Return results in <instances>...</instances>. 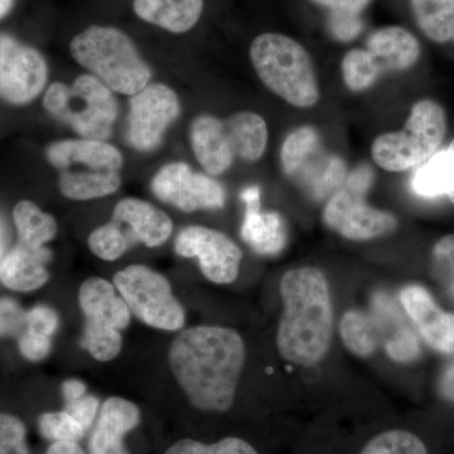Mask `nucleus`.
Instances as JSON below:
<instances>
[{"label":"nucleus","instance_id":"46","mask_svg":"<svg viewBox=\"0 0 454 454\" xmlns=\"http://www.w3.org/2000/svg\"><path fill=\"white\" fill-rule=\"evenodd\" d=\"M438 394L444 402L454 404V357L439 376Z\"/></svg>","mask_w":454,"mask_h":454},{"label":"nucleus","instance_id":"27","mask_svg":"<svg viewBox=\"0 0 454 454\" xmlns=\"http://www.w3.org/2000/svg\"><path fill=\"white\" fill-rule=\"evenodd\" d=\"M411 187L426 199L450 195L454 191V151L448 146L420 164L413 175Z\"/></svg>","mask_w":454,"mask_h":454},{"label":"nucleus","instance_id":"16","mask_svg":"<svg viewBox=\"0 0 454 454\" xmlns=\"http://www.w3.org/2000/svg\"><path fill=\"white\" fill-rule=\"evenodd\" d=\"M370 313L380 328L382 346L391 360L411 364L419 358L420 340L387 293L376 292L372 295Z\"/></svg>","mask_w":454,"mask_h":454},{"label":"nucleus","instance_id":"15","mask_svg":"<svg viewBox=\"0 0 454 454\" xmlns=\"http://www.w3.org/2000/svg\"><path fill=\"white\" fill-rule=\"evenodd\" d=\"M110 223L121 231L129 247L137 243L160 247L173 231L172 220L166 212L133 197L121 200L115 206Z\"/></svg>","mask_w":454,"mask_h":454},{"label":"nucleus","instance_id":"37","mask_svg":"<svg viewBox=\"0 0 454 454\" xmlns=\"http://www.w3.org/2000/svg\"><path fill=\"white\" fill-rule=\"evenodd\" d=\"M89 247L98 258L114 262L129 249L121 231L112 223L98 227L89 236Z\"/></svg>","mask_w":454,"mask_h":454},{"label":"nucleus","instance_id":"43","mask_svg":"<svg viewBox=\"0 0 454 454\" xmlns=\"http://www.w3.org/2000/svg\"><path fill=\"white\" fill-rule=\"evenodd\" d=\"M331 28L334 37L340 41H349L360 32L361 25L357 20V14L340 13L333 12Z\"/></svg>","mask_w":454,"mask_h":454},{"label":"nucleus","instance_id":"10","mask_svg":"<svg viewBox=\"0 0 454 454\" xmlns=\"http://www.w3.org/2000/svg\"><path fill=\"white\" fill-rule=\"evenodd\" d=\"M49 68L33 47L0 33V98L13 106H25L41 94Z\"/></svg>","mask_w":454,"mask_h":454},{"label":"nucleus","instance_id":"21","mask_svg":"<svg viewBox=\"0 0 454 454\" xmlns=\"http://www.w3.org/2000/svg\"><path fill=\"white\" fill-rule=\"evenodd\" d=\"M366 51L381 74L409 70L420 57V43L413 33L403 27L378 29L370 35Z\"/></svg>","mask_w":454,"mask_h":454},{"label":"nucleus","instance_id":"12","mask_svg":"<svg viewBox=\"0 0 454 454\" xmlns=\"http://www.w3.org/2000/svg\"><path fill=\"white\" fill-rule=\"evenodd\" d=\"M176 253L199 259L203 276L212 283L230 284L239 276L243 252L225 234L205 226H188L179 231Z\"/></svg>","mask_w":454,"mask_h":454},{"label":"nucleus","instance_id":"38","mask_svg":"<svg viewBox=\"0 0 454 454\" xmlns=\"http://www.w3.org/2000/svg\"><path fill=\"white\" fill-rule=\"evenodd\" d=\"M27 429L22 420L0 413V454H29Z\"/></svg>","mask_w":454,"mask_h":454},{"label":"nucleus","instance_id":"47","mask_svg":"<svg viewBox=\"0 0 454 454\" xmlns=\"http://www.w3.org/2000/svg\"><path fill=\"white\" fill-rule=\"evenodd\" d=\"M62 394H64L65 403L74 402L86 394L85 382L70 379L62 384Z\"/></svg>","mask_w":454,"mask_h":454},{"label":"nucleus","instance_id":"26","mask_svg":"<svg viewBox=\"0 0 454 454\" xmlns=\"http://www.w3.org/2000/svg\"><path fill=\"white\" fill-rule=\"evenodd\" d=\"M225 124L234 142L236 157L249 163L259 160L268 145L264 119L253 112H240L227 118Z\"/></svg>","mask_w":454,"mask_h":454},{"label":"nucleus","instance_id":"2","mask_svg":"<svg viewBox=\"0 0 454 454\" xmlns=\"http://www.w3.org/2000/svg\"><path fill=\"white\" fill-rule=\"evenodd\" d=\"M283 315L278 328L280 356L301 366L318 364L330 349L333 310L330 286L317 268L286 271L280 282Z\"/></svg>","mask_w":454,"mask_h":454},{"label":"nucleus","instance_id":"11","mask_svg":"<svg viewBox=\"0 0 454 454\" xmlns=\"http://www.w3.org/2000/svg\"><path fill=\"white\" fill-rule=\"evenodd\" d=\"M152 191L160 201L179 210H217L225 206V188L216 179L196 173L187 163L166 164L154 176Z\"/></svg>","mask_w":454,"mask_h":454},{"label":"nucleus","instance_id":"9","mask_svg":"<svg viewBox=\"0 0 454 454\" xmlns=\"http://www.w3.org/2000/svg\"><path fill=\"white\" fill-rule=\"evenodd\" d=\"M179 113V98L172 89L163 83L146 85L130 98L128 139L131 146L139 152L157 149Z\"/></svg>","mask_w":454,"mask_h":454},{"label":"nucleus","instance_id":"45","mask_svg":"<svg viewBox=\"0 0 454 454\" xmlns=\"http://www.w3.org/2000/svg\"><path fill=\"white\" fill-rule=\"evenodd\" d=\"M310 2L333 12L358 14L370 4L372 0H310Z\"/></svg>","mask_w":454,"mask_h":454},{"label":"nucleus","instance_id":"5","mask_svg":"<svg viewBox=\"0 0 454 454\" xmlns=\"http://www.w3.org/2000/svg\"><path fill=\"white\" fill-rule=\"evenodd\" d=\"M43 106L83 139L101 142L112 136L119 110L113 90L92 74H82L73 85L52 83L44 94Z\"/></svg>","mask_w":454,"mask_h":454},{"label":"nucleus","instance_id":"7","mask_svg":"<svg viewBox=\"0 0 454 454\" xmlns=\"http://www.w3.org/2000/svg\"><path fill=\"white\" fill-rule=\"evenodd\" d=\"M79 303L86 317L85 333L80 345L98 361L113 360L121 354V331L130 322V310L118 297L113 284L90 278L79 292Z\"/></svg>","mask_w":454,"mask_h":454},{"label":"nucleus","instance_id":"30","mask_svg":"<svg viewBox=\"0 0 454 454\" xmlns=\"http://www.w3.org/2000/svg\"><path fill=\"white\" fill-rule=\"evenodd\" d=\"M20 243L32 247H41L52 240L57 234V223L32 201L18 202L13 210Z\"/></svg>","mask_w":454,"mask_h":454},{"label":"nucleus","instance_id":"18","mask_svg":"<svg viewBox=\"0 0 454 454\" xmlns=\"http://www.w3.org/2000/svg\"><path fill=\"white\" fill-rule=\"evenodd\" d=\"M46 157L59 170L82 166L83 170L119 172L122 167L121 151L101 140L82 138L52 143L47 148Z\"/></svg>","mask_w":454,"mask_h":454},{"label":"nucleus","instance_id":"35","mask_svg":"<svg viewBox=\"0 0 454 454\" xmlns=\"http://www.w3.org/2000/svg\"><path fill=\"white\" fill-rule=\"evenodd\" d=\"M38 427L41 434L53 442L77 443L86 433L82 424L65 411L42 414Z\"/></svg>","mask_w":454,"mask_h":454},{"label":"nucleus","instance_id":"51","mask_svg":"<svg viewBox=\"0 0 454 454\" xmlns=\"http://www.w3.org/2000/svg\"><path fill=\"white\" fill-rule=\"evenodd\" d=\"M450 148H452L454 151V140L452 143H450ZM448 199H450V201L452 202L454 205V191L452 193H450V195H448Z\"/></svg>","mask_w":454,"mask_h":454},{"label":"nucleus","instance_id":"33","mask_svg":"<svg viewBox=\"0 0 454 454\" xmlns=\"http://www.w3.org/2000/svg\"><path fill=\"white\" fill-rule=\"evenodd\" d=\"M360 454H428V450L414 433L395 429L376 435Z\"/></svg>","mask_w":454,"mask_h":454},{"label":"nucleus","instance_id":"1","mask_svg":"<svg viewBox=\"0 0 454 454\" xmlns=\"http://www.w3.org/2000/svg\"><path fill=\"white\" fill-rule=\"evenodd\" d=\"M245 355L244 340L236 331L200 325L172 340L168 360L191 405L223 413L234 404Z\"/></svg>","mask_w":454,"mask_h":454},{"label":"nucleus","instance_id":"32","mask_svg":"<svg viewBox=\"0 0 454 454\" xmlns=\"http://www.w3.org/2000/svg\"><path fill=\"white\" fill-rule=\"evenodd\" d=\"M342 74L346 86L355 92L372 88L380 77L378 66L366 50H352L342 59Z\"/></svg>","mask_w":454,"mask_h":454},{"label":"nucleus","instance_id":"6","mask_svg":"<svg viewBox=\"0 0 454 454\" xmlns=\"http://www.w3.org/2000/svg\"><path fill=\"white\" fill-rule=\"evenodd\" d=\"M447 131L446 112L435 101L424 98L411 107L405 127L373 140V162L389 172H404L420 166L441 148Z\"/></svg>","mask_w":454,"mask_h":454},{"label":"nucleus","instance_id":"36","mask_svg":"<svg viewBox=\"0 0 454 454\" xmlns=\"http://www.w3.org/2000/svg\"><path fill=\"white\" fill-rule=\"evenodd\" d=\"M432 269L435 279L454 301V234L439 239L432 250Z\"/></svg>","mask_w":454,"mask_h":454},{"label":"nucleus","instance_id":"14","mask_svg":"<svg viewBox=\"0 0 454 454\" xmlns=\"http://www.w3.org/2000/svg\"><path fill=\"white\" fill-rule=\"evenodd\" d=\"M400 301L429 348L454 355V313L442 309L428 289L418 284L403 288Z\"/></svg>","mask_w":454,"mask_h":454},{"label":"nucleus","instance_id":"34","mask_svg":"<svg viewBox=\"0 0 454 454\" xmlns=\"http://www.w3.org/2000/svg\"><path fill=\"white\" fill-rule=\"evenodd\" d=\"M166 454H259L243 439L227 437L216 443L205 444L193 439H182L170 446Z\"/></svg>","mask_w":454,"mask_h":454},{"label":"nucleus","instance_id":"13","mask_svg":"<svg viewBox=\"0 0 454 454\" xmlns=\"http://www.w3.org/2000/svg\"><path fill=\"white\" fill-rule=\"evenodd\" d=\"M324 219L337 234L355 241L380 238L397 227L394 215L372 207L363 196L346 188L331 197L325 207Z\"/></svg>","mask_w":454,"mask_h":454},{"label":"nucleus","instance_id":"19","mask_svg":"<svg viewBox=\"0 0 454 454\" xmlns=\"http://www.w3.org/2000/svg\"><path fill=\"white\" fill-rule=\"evenodd\" d=\"M191 145L197 160L208 175L226 172L234 163V142L225 124L216 116L201 115L191 127Z\"/></svg>","mask_w":454,"mask_h":454},{"label":"nucleus","instance_id":"31","mask_svg":"<svg viewBox=\"0 0 454 454\" xmlns=\"http://www.w3.org/2000/svg\"><path fill=\"white\" fill-rule=\"evenodd\" d=\"M322 149L318 130L310 125L297 128L284 140L280 151V163L288 177H294L313 155Z\"/></svg>","mask_w":454,"mask_h":454},{"label":"nucleus","instance_id":"24","mask_svg":"<svg viewBox=\"0 0 454 454\" xmlns=\"http://www.w3.org/2000/svg\"><path fill=\"white\" fill-rule=\"evenodd\" d=\"M345 178V162L336 155L325 153L321 149L292 179L312 199L319 201L333 195V191L342 184Z\"/></svg>","mask_w":454,"mask_h":454},{"label":"nucleus","instance_id":"28","mask_svg":"<svg viewBox=\"0 0 454 454\" xmlns=\"http://www.w3.org/2000/svg\"><path fill=\"white\" fill-rule=\"evenodd\" d=\"M340 339L351 354L370 357L382 346L380 328L372 313L348 310L340 319Z\"/></svg>","mask_w":454,"mask_h":454},{"label":"nucleus","instance_id":"39","mask_svg":"<svg viewBox=\"0 0 454 454\" xmlns=\"http://www.w3.org/2000/svg\"><path fill=\"white\" fill-rule=\"evenodd\" d=\"M27 330V312L11 298L0 300V337H20Z\"/></svg>","mask_w":454,"mask_h":454},{"label":"nucleus","instance_id":"22","mask_svg":"<svg viewBox=\"0 0 454 454\" xmlns=\"http://www.w3.org/2000/svg\"><path fill=\"white\" fill-rule=\"evenodd\" d=\"M50 260L51 252L46 247H32L20 241L3 259L0 280L12 291H35L50 279Z\"/></svg>","mask_w":454,"mask_h":454},{"label":"nucleus","instance_id":"50","mask_svg":"<svg viewBox=\"0 0 454 454\" xmlns=\"http://www.w3.org/2000/svg\"><path fill=\"white\" fill-rule=\"evenodd\" d=\"M14 0H0V18L7 16L13 7Z\"/></svg>","mask_w":454,"mask_h":454},{"label":"nucleus","instance_id":"29","mask_svg":"<svg viewBox=\"0 0 454 454\" xmlns=\"http://www.w3.org/2000/svg\"><path fill=\"white\" fill-rule=\"evenodd\" d=\"M418 26L438 43L454 42V0H411Z\"/></svg>","mask_w":454,"mask_h":454},{"label":"nucleus","instance_id":"8","mask_svg":"<svg viewBox=\"0 0 454 454\" xmlns=\"http://www.w3.org/2000/svg\"><path fill=\"white\" fill-rule=\"evenodd\" d=\"M114 284L130 312L145 325L164 331L184 327L186 315L162 274L145 265H129L115 274Z\"/></svg>","mask_w":454,"mask_h":454},{"label":"nucleus","instance_id":"23","mask_svg":"<svg viewBox=\"0 0 454 454\" xmlns=\"http://www.w3.org/2000/svg\"><path fill=\"white\" fill-rule=\"evenodd\" d=\"M133 8L145 22L179 35L197 25L203 0H134Z\"/></svg>","mask_w":454,"mask_h":454},{"label":"nucleus","instance_id":"17","mask_svg":"<svg viewBox=\"0 0 454 454\" xmlns=\"http://www.w3.org/2000/svg\"><path fill=\"white\" fill-rule=\"evenodd\" d=\"M247 205L241 238L260 255L274 256L282 253L288 240L286 221L278 212L260 210V188H247L241 193Z\"/></svg>","mask_w":454,"mask_h":454},{"label":"nucleus","instance_id":"48","mask_svg":"<svg viewBox=\"0 0 454 454\" xmlns=\"http://www.w3.org/2000/svg\"><path fill=\"white\" fill-rule=\"evenodd\" d=\"M47 454H85L82 448L74 442H53Z\"/></svg>","mask_w":454,"mask_h":454},{"label":"nucleus","instance_id":"3","mask_svg":"<svg viewBox=\"0 0 454 454\" xmlns=\"http://www.w3.org/2000/svg\"><path fill=\"white\" fill-rule=\"evenodd\" d=\"M70 51L77 64L119 94L133 97L151 82V67L121 29L90 26L71 41Z\"/></svg>","mask_w":454,"mask_h":454},{"label":"nucleus","instance_id":"4","mask_svg":"<svg viewBox=\"0 0 454 454\" xmlns=\"http://www.w3.org/2000/svg\"><path fill=\"white\" fill-rule=\"evenodd\" d=\"M250 59L259 79L271 92L295 107L318 103L319 86L312 59L297 41L264 33L253 41Z\"/></svg>","mask_w":454,"mask_h":454},{"label":"nucleus","instance_id":"44","mask_svg":"<svg viewBox=\"0 0 454 454\" xmlns=\"http://www.w3.org/2000/svg\"><path fill=\"white\" fill-rule=\"evenodd\" d=\"M373 177V170L369 166H360L346 179V190L364 197L372 186Z\"/></svg>","mask_w":454,"mask_h":454},{"label":"nucleus","instance_id":"25","mask_svg":"<svg viewBox=\"0 0 454 454\" xmlns=\"http://www.w3.org/2000/svg\"><path fill=\"white\" fill-rule=\"evenodd\" d=\"M121 184L119 172H97V170H61L59 188L66 199L88 201L113 195Z\"/></svg>","mask_w":454,"mask_h":454},{"label":"nucleus","instance_id":"41","mask_svg":"<svg viewBox=\"0 0 454 454\" xmlns=\"http://www.w3.org/2000/svg\"><path fill=\"white\" fill-rule=\"evenodd\" d=\"M51 337L31 333L26 330L20 337V349L27 360L37 363L49 356L51 351Z\"/></svg>","mask_w":454,"mask_h":454},{"label":"nucleus","instance_id":"20","mask_svg":"<svg viewBox=\"0 0 454 454\" xmlns=\"http://www.w3.org/2000/svg\"><path fill=\"white\" fill-rule=\"evenodd\" d=\"M139 423L138 406L122 397H110L101 406L100 418L90 441V454H129L124 437Z\"/></svg>","mask_w":454,"mask_h":454},{"label":"nucleus","instance_id":"49","mask_svg":"<svg viewBox=\"0 0 454 454\" xmlns=\"http://www.w3.org/2000/svg\"><path fill=\"white\" fill-rule=\"evenodd\" d=\"M5 247H7V236H5L4 226H3L2 220H0V264H2L3 259L5 258Z\"/></svg>","mask_w":454,"mask_h":454},{"label":"nucleus","instance_id":"40","mask_svg":"<svg viewBox=\"0 0 454 454\" xmlns=\"http://www.w3.org/2000/svg\"><path fill=\"white\" fill-rule=\"evenodd\" d=\"M59 327V316L47 306H35L27 312V330L51 337Z\"/></svg>","mask_w":454,"mask_h":454},{"label":"nucleus","instance_id":"42","mask_svg":"<svg viewBox=\"0 0 454 454\" xmlns=\"http://www.w3.org/2000/svg\"><path fill=\"white\" fill-rule=\"evenodd\" d=\"M98 397L92 395H83L74 402L66 403L65 411L74 418L83 429L88 430L94 423L98 411Z\"/></svg>","mask_w":454,"mask_h":454}]
</instances>
